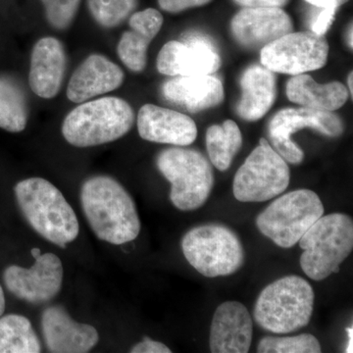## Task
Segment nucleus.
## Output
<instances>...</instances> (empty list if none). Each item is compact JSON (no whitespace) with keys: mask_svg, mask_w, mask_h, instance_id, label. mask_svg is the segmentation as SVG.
<instances>
[{"mask_svg":"<svg viewBox=\"0 0 353 353\" xmlns=\"http://www.w3.org/2000/svg\"><path fill=\"white\" fill-rule=\"evenodd\" d=\"M81 203L88 224L99 240L122 245L141 232L136 203L115 179L95 176L83 183Z\"/></svg>","mask_w":353,"mask_h":353,"instance_id":"f257e3e1","label":"nucleus"},{"mask_svg":"<svg viewBox=\"0 0 353 353\" xmlns=\"http://www.w3.org/2000/svg\"><path fill=\"white\" fill-rule=\"evenodd\" d=\"M14 192L21 212L44 240L62 248L76 240L80 226L75 211L53 183L34 176L21 181Z\"/></svg>","mask_w":353,"mask_h":353,"instance_id":"f03ea898","label":"nucleus"},{"mask_svg":"<svg viewBox=\"0 0 353 353\" xmlns=\"http://www.w3.org/2000/svg\"><path fill=\"white\" fill-rule=\"evenodd\" d=\"M315 294L299 276H285L267 285L253 308L257 325L273 334H290L307 326L312 317Z\"/></svg>","mask_w":353,"mask_h":353,"instance_id":"7ed1b4c3","label":"nucleus"},{"mask_svg":"<svg viewBox=\"0 0 353 353\" xmlns=\"http://www.w3.org/2000/svg\"><path fill=\"white\" fill-rule=\"evenodd\" d=\"M134 122V110L119 97H102L77 106L64 119L62 134L70 145L90 148L117 141Z\"/></svg>","mask_w":353,"mask_h":353,"instance_id":"20e7f679","label":"nucleus"},{"mask_svg":"<svg viewBox=\"0 0 353 353\" xmlns=\"http://www.w3.org/2000/svg\"><path fill=\"white\" fill-rule=\"evenodd\" d=\"M301 267L309 279L323 281L339 273L353 250V222L343 213L320 217L299 241Z\"/></svg>","mask_w":353,"mask_h":353,"instance_id":"39448f33","label":"nucleus"},{"mask_svg":"<svg viewBox=\"0 0 353 353\" xmlns=\"http://www.w3.org/2000/svg\"><path fill=\"white\" fill-rule=\"evenodd\" d=\"M158 170L171 183L170 199L176 209L192 211L202 208L214 187V173L208 158L183 146L162 150Z\"/></svg>","mask_w":353,"mask_h":353,"instance_id":"423d86ee","label":"nucleus"},{"mask_svg":"<svg viewBox=\"0 0 353 353\" xmlns=\"http://www.w3.org/2000/svg\"><path fill=\"white\" fill-rule=\"evenodd\" d=\"M183 256L204 277H226L240 270L245 252L241 239L225 225H201L182 240Z\"/></svg>","mask_w":353,"mask_h":353,"instance_id":"0eeeda50","label":"nucleus"},{"mask_svg":"<svg viewBox=\"0 0 353 353\" xmlns=\"http://www.w3.org/2000/svg\"><path fill=\"white\" fill-rule=\"evenodd\" d=\"M324 215V205L310 190H297L278 197L256 217L260 233L282 248L296 245L309 228Z\"/></svg>","mask_w":353,"mask_h":353,"instance_id":"6e6552de","label":"nucleus"},{"mask_svg":"<svg viewBox=\"0 0 353 353\" xmlns=\"http://www.w3.org/2000/svg\"><path fill=\"white\" fill-rule=\"evenodd\" d=\"M290 181L287 161L262 138L234 175V196L241 202L271 201L288 189Z\"/></svg>","mask_w":353,"mask_h":353,"instance_id":"1a4fd4ad","label":"nucleus"},{"mask_svg":"<svg viewBox=\"0 0 353 353\" xmlns=\"http://www.w3.org/2000/svg\"><path fill=\"white\" fill-rule=\"evenodd\" d=\"M329 43L324 34L290 32L261 48V64L274 73L301 75L327 63Z\"/></svg>","mask_w":353,"mask_h":353,"instance_id":"9d476101","label":"nucleus"},{"mask_svg":"<svg viewBox=\"0 0 353 353\" xmlns=\"http://www.w3.org/2000/svg\"><path fill=\"white\" fill-rule=\"evenodd\" d=\"M303 129H313L330 138H338L343 132V120L336 114L314 109L285 108L272 117L268 124L271 146L285 161L301 164L303 150L292 139L294 132Z\"/></svg>","mask_w":353,"mask_h":353,"instance_id":"9b49d317","label":"nucleus"},{"mask_svg":"<svg viewBox=\"0 0 353 353\" xmlns=\"http://www.w3.org/2000/svg\"><path fill=\"white\" fill-rule=\"evenodd\" d=\"M62 261L54 253H41L30 268L11 265L3 273L7 290L21 301L44 303L59 294L63 284Z\"/></svg>","mask_w":353,"mask_h":353,"instance_id":"f8f14e48","label":"nucleus"},{"mask_svg":"<svg viewBox=\"0 0 353 353\" xmlns=\"http://www.w3.org/2000/svg\"><path fill=\"white\" fill-rule=\"evenodd\" d=\"M220 66V55L213 44L199 37L169 41L157 57L159 73L171 77L212 75Z\"/></svg>","mask_w":353,"mask_h":353,"instance_id":"ddd939ff","label":"nucleus"},{"mask_svg":"<svg viewBox=\"0 0 353 353\" xmlns=\"http://www.w3.org/2000/svg\"><path fill=\"white\" fill-rule=\"evenodd\" d=\"M231 32L241 46L256 50L294 32V23L279 7L243 8L231 21Z\"/></svg>","mask_w":353,"mask_h":353,"instance_id":"4468645a","label":"nucleus"},{"mask_svg":"<svg viewBox=\"0 0 353 353\" xmlns=\"http://www.w3.org/2000/svg\"><path fill=\"white\" fill-rule=\"evenodd\" d=\"M41 329L46 347L54 353H85L99 341L92 325L76 322L63 307L53 305L43 311Z\"/></svg>","mask_w":353,"mask_h":353,"instance_id":"2eb2a0df","label":"nucleus"},{"mask_svg":"<svg viewBox=\"0 0 353 353\" xmlns=\"http://www.w3.org/2000/svg\"><path fill=\"white\" fill-rule=\"evenodd\" d=\"M252 336V318L243 303L226 301L218 306L213 315L209 336L211 352H248Z\"/></svg>","mask_w":353,"mask_h":353,"instance_id":"dca6fc26","label":"nucleus"},{"mask_svg":"<svg viewBox=\"0 0 353 353\" xmlns=\"http://www.w3.org/2000/svg\"><path fill=\"white\" fill-rule=\"evenodd\" d=\"M138 130L145 141L176 146L190 145L197 137V127L192 118L154 104H145L139 109Z\"/></svg>","mask_w":353,"mask_h":353,"instance_id":"f3484780","label":"nucleus"},{"mask_svg":"<svg viewBox=\"0 0 353 353\" xmlns=\"http://www.w3.org/2000/svg\"><path fill=\"white\" fill-rule=\"evenodd\" d=\"M124 73L118 65L103 57L90 55L74 72L67 88L69 101L82 103L97 95L108 94L120 87Z\"/></svg>","mask_w":353,"mask_h":353,"instance_id":"a211bd4d","label":"nucleus"},{"mask_svg":"<svg viewBox=\"0 0 353 353\" xmlns=\"http://www.w3.org/2000/svg\"><path fill=\"white\" fill-rule=\"evenodd\" d=\"M66 55L57 39H41L32 51L29 83L32 92L41 99L57 97L63 83Z\"/></svg>","mask_w":353,"mask_h":353,"instance_id":"6ab92c4d","label":"nucleus"},{"mask_svg":"<svg viewBox=\"0 0 353 353\" xmlns=\"http://www.w3.org/2000/svg\"><path fill=\"white\" fill-rule=\"evenodd\" d=\"M167 101L192 112L215 108L224 101V88L212 75L176 76L162 85Z\"/></svg>","mask_w":353,"mask_h":353,"instance_id":"aec40b11","label":"nucleus"},{"mask_svg":"<svg viewBox=\"0 0 353 353\" xmlns=\"http://www.w3.org/2000/svg\"><path fill=\"white\" fill-rule=\"evenodd\" d=\"M241 97L236 105L238 115L248 122L261 119L277 97L275 74L263 65H252L241 75Z\"/></svg>","mask_w":353,"mask_h":353,"instance_id":"412c9836","label":"nucleus"},{"mask_svg":"<svg viewBox=\"0 0 353 353\" xmlns=\"http://www.w3.org/2000/svg\"><path fill=\"white\" fill-rule=\"evenodd\" d=\"M288 99L301 108L334 112L345 105L350 92L340 82L316 83L312 77L301 74L292 77L285 85Z\"/></svg>","mask_w":353,"mask_h":353,"instance_id":"4be33fe9","label":"nucleus"},{"mask_svg":"<svg viewBox=\"0 0 353 353\" xmlns=\"http://www.w3.org/2000/svg\"><path fill=\"white\" fill-rule=\"evenodd\" d=\"M243 145L240 128L233 120L213 125L206 131V148L209 159L219 171H226Z\"/></svg>","mask_w":353,"mask_h":353,"instance_id":"5701e85b","label":"nucleus"},{"mask_svg":"<svg viewBox=\"0 0 353 353\" xmlns=\"http://www.w3.org/2000/svg\"><path fill=\"white\" fill-rule=\"evenodd\" d=\"M38 334L27 317L9 314L0 318V353H39Z\"/></svg>","mask_w":353,"mask_h":353,"instance_id":"b1692460","label":"nucleus"},{"mask_svg":"<svg viewBox=\"0 0 353 353\" xmlns=\"http://www.w3.org/2000/svg\"><path fill=\"white\" fill-rule=\"evenodd\" d=\"M28 122L25 95L12 79L0 77V128L10 132L24 131Z\"/></svg>","mask_w":353,"mask_h":353,"instance_id":"393cba45","label":"nucleus"},{"mask_svg":"<svg viewBox=\"0 0 353 353\" xmlns=\"http://www.w3.org/2000/svg\"><path fill=\"white\" fill-rule=\"evenodd\" d=\"M153 38L145 32L132 29L125 32L118 43L121 61L132 72L143 71L148 62V50Z\"/></svg>","mask_w":353,"mask_h":353,"instance_id":"a878e982","label":"nucleus"},{"mask_svg":"<svg viewBox=\"0 0 353 353\" xmlns=\"http://www.w3.org/2000/svg\"><path fill=\"white\" fill-rule=\"evenodd\" d=\"M321 345L313 334L294 336H264L260 340L259 353H320Z\"/></svg>","mask_w":353,"mask_h":353,"instance_id":"bb28decb","label":"nucleus"},{"mask_svg":"<svg viewBox=\"0 0 353 353\" xmlns=\"http://www.w3.org/2000/svg\"><path fill=\"white\" fill-rule=\"evenodd\" d=\"M95 22L101 27H117L129 17L138 6V0H88Z\"/></svg>","mask_w":353,"mask_h":353,"instance_id":"cd10ccee","label":"nucleus"},{"mask_svg":"<svg viewBox=\"0 0 353 353\" xmlns=\"http://www.w3.org/2000/svg\"><path fill=\"white\" fill-rule=\"evenodd\" d=\"M46 19L53 28L64 30L75 19L81 0H41Z\"/></svg>","mask_w":353,"mask_h":353,"instance_id":"c85d7f7f","label":"nucleus"},{"mask_svg":"<svg viewBox=\"0 0 353 353\" xmlns=\"http://www.w3.org/2000/svg\"><path fill=\"white\" fill-rule=\"evenodd\" d=\"M129 25L131 29L145 32L155 38L163 25V16L157 9L148 8L132 14Z\"/></svg>","mask_w":353,"mask_h":353,"instance_id":"c756f323","label":"nucleus"},{"mask_svg":"<svg viewBox=\"0 0 353 353\" xmlns=\"http://www.w3.org/2000/svg\"><path fill=\"white\" fill-rule=\"evenodd\" d=\"M212 0H158L160 8L169 13H180L187 9L206 6Z\"/></svg>","mask_w":353,"mask_h":353,"instance_id":"7c9ffc66","label":"nucleus"},{"mask_svg":"<svg viewBox=\"0 0 353 353\" xmlns=\"http://www.w3.org/2000/svg\"><path fill=\"white\" fill-rule=\"evenodd\" d=\"M336 12V10H334V9H320L319 13L316 15L311 23V32L325 36V34L333 25Z\"/></svg>","mask_w":353,"mask_h":353,"instance_id":"2f4dec72","label":"nucleus"},{"mask_svg":"<svg viewBox=\"0 0 353 353\" xmlns=\"http://www.w3.org/2000/svg\"><path fill=\"white\" fill-rule=\"evenodd\" d=\"M132 353H171L170 348L161 341L152 340L150 336H143V341L131 348Z\"/></svg>","mask_w":353,"mask_h":353,"instance_id":"473e14b6","label":"nucleus"},{"mask_svg":"<svg viewBox=\"0 0 353 353\" xmlns=\"http://www.w3.org/2000/svg\"><path fill=\"white\" fill-rule=\"evenodd\" d=\"M238 6L243 8H257V7H283L287 6L290 0H234Z\"/></svg>","mask_w":353,"mask_h":353,"instance_id":"72a5a7b5","label":"nucleus"},{"mask_svg":"<svg viewBox=\"0 0 353 353\" xmlns=\"http://www.w3.org/2000/svg\"><path fill=\"white\" fill-rule=\"evenodd\" d=\"M304 1L319 9H334V10H338L341 6L347 3L348 0H304Z\"/></svg>","mask_w":353,"mask_h":353,"instance_id":"f704fd0d","label":"nucleus"},{"mask_svg":"<svg viewBox=\"0 0 353 353\" xmlns=\"http://www.w3.org/2000/svg\"><path fill=\"white\" fill-rule=\"evenodd\" d=\"M4 310H6V296H4L3 289L0 285V317L3 314Z\"/></svg>","mask_w":353,"mask_h":353,"instance_id":"c9c22d12","label":"nucleus"},{"mask_svg":"<svg viewBox=\"0 0 353 353\" xmlns=\"http://www.w3.org/2000/svg\"><path fill=\"white\" fill-rule=\"evenodd\" d=\"M347 332L348 334V345L347 352H352V327H350V328H347Z\"/></svg>","mask_w":353,"mask_h":353,"instance_id":"e433bc0d","label":"nucleus"},{"mask_svg":"<svg viewBox=\"0 0 353 353\" xmlns=\"http://www.w3.org/2000/svg\"><path fill=\"white\" fill-rule=\"evenodd\" d=\"M352 76H353L352 72H350V76H348V79H347V85H348L347 90H348V92H350V95H352V94H353Z\"/></svg>","mask_w":353,"mask_h":353,"instance_id":"4c0bfd02","label":"nucleus"},{"mask_svg":"<svg viewBox=\"0 0 353 353\" xmlns=\"http://www.w3.org/2000/svg\"><path fill=\"white\" fill-rule=\"evenodd\" d=\"M347 43L350 48H352V25H350V32L347 34Z\"/></svg>","mask_w":353,"mask_h":353,"instance_id":"58836bf2","label":"nucleus"},{"mask_svg":"<svg viewBox=\"0 0 353 353\" xmlns=\"http://www.w3.org/2000/svg\"><path fill=\"white\" fill-rule=\"evenodd\" d=\"M41 250L38 248H34L31 250V254L32 256L34 257V259H36V257H38L39 254H41Z\"/></svg>","mask_w":353,"mask_h":353,"instance_id":"ea45409f","label":"nucleus"}]
</instances>
